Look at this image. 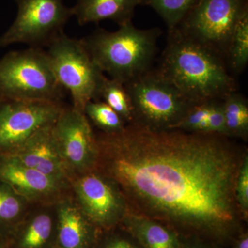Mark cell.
<instances>
[{"label":"cell","mask_w":248,"mask_h":248,"mask_svg":"<svg viewBox=\"0 0 248 248\" xmlns=\"http://www.w3.org/2000/svg\"><path fill=\"white\" fill-rule=\"evenodd\" d=\"M213 134L130 123L96 136L95 169L181 236L228 248L242 232L234 205L237 165Z\"/></svg>","instance_id":"6da1fadb"},{"label":"cell","mask_w":248,"mask_h":248,"mask_svg":"<svg viewBox=\"0 0 248 248\" xmlns=\"http://www.w3.org/2000/svg\"><path fill=\"white\" fill-rule=\"evenodd\" d=\"M156 71L190 102L223 100L237 91L224 58L178 28L169 31Z\"/></svg>","instance_id":"7a4b0ae2"},{"label":"cell","mask_w":248,"mask_h":248,"mask_svg":"<svg viewBox=\"0 0 248 248\" xmlns=\"http://www.w3.org/2000/svg\"><path fill=\"white\" fill-rule=\"evenodd\" d=\"M162 31L130 22L115 31L99 29L80 39L93 61L111 79L125 84L152 69Z\"/></svg>","instance_id":"3957f363"},{"label":"cell","mask_w":248,"mask_h":248,"mask_svg":"<svg viewBox=\"0 0 248 248\" xmlns=\"http://www.w3.org/2000/svg\"><path fill=\"white\" fill-rule=\"evenodd\" d=\"M65 91L42 48L11 52L0 60V97L62 103Z\"/></svg>","instance_id":"277c9868"},{"label":"cell","mask_w":248,"mask_h":248,"mask_svg":"<svg viewBox=\"0 0 248 248\" xmlns=\"http://www.w3.org/2000/svg\"><path fill=\"white\" fill-rule=\"evenodd\" d=\"M133 109L131 123L171 129L195 105L156 69L124 84Z\"/></svg>","instance_id":"5b68a950"},{"label":"cell","mask_w":248,"mask_h":248,"mask_svg":"<svg viewBox=\"0 0 248 248\" xmlns=\"http://www.w3.org/2000/svg\"><path fill=\"white\" fill-rule=\"evenodd\" d=\"M46 54L59 84L71 94L73 107L84 112L90 101L100 100L106 76L93 61L81 40L62 32L49 44Z\"/></svg>","instance_id":"8992f818"},{"label":"cell","mask_w":248,"mask_h":248,"mask_svg":"<svg viewBox=\"0 0 248 248\" xmlns=\"http://www.w3.org/2000/svg\"><path fill=\"white\" fill-rule=\"evenodd\" d=\"M247 12L248 0H200L177 28L225 60L236 25Z\"/></svg>","instance_id":"52a82bcc"},{"label":"cell","mask_w":248,"mask_h":248,"mask_svg":"<svg viewBox=\"0 0 248 248\" xmlns=\"http://www.w3.org/2000/svg\"><path fill=\"white\" fill-rule=\"evenodd\" d=\"M17 14L12 25L0 37V46L22 43L33 48L48 46L60 34L70 18L72 8L63 0H15Z\"/></svg>","instance_id":"ba28073f"},{"label":"cell","mask_w":248,"mask_h":248,"mask_svg":"<svg viewBox=\"0 0 248 248\" xmlns=\"http://www.w3.org/2000/svg\"><path fill=\"white\" fill-rule=\"evenodd\" d=\"M63 107L60 102L0 97V154L11 153L55 123Z\"/></svg>","instance_id":"9c48e42d"},{"label":"cell","mask_w":248,"mask_h":248,"mask_svg":"<svg viewBox=\"0 0 248 248\" xmlns=\"http://www.w3.org/2000/svg\"><path fill=\"white\" fill-rule=\"evenodd\" d=\"M53 131L73 178L95 169L97 140L84 112L73 106L63 107L53 124Z\"/></svg>","instance_id":"30bf717a"},{"label":"cell","mask_w":248,"mask_h":248,"mask_svg":"<svg viewBox=\"0 0 248 248\" xmlns=\"http://www.w3.org/2000/svg\"><path fill=\"white\" fill-rule=\"evenodd\" d=\"M71 187L77 203L93 226L109 228L118 221L122 201L110 179L92 170L73 177Z\"/></svg>","instance_id":"8fae6325"},{"label":"cell","mask_w":248,"mask_h":248,"mask_svg":"<svg viewBox=\"0 0 248 248\" xmlns=\"http://www.w3.org/2000/svg\"><path fill=\"white\" fill-rule=\"evenodd\" d=\"M0 180L29 202H58L71 187V184L48 177L3 154H0Z\"/></svg>","instance_id":"7c38bea8"},{"label":"cell","mask_w":248,"mask_h":248,"mask_svg":"<svg viewBox=\"0 0 248 248\" xmlns=\"http://www.w3.org/2000/svg\"><path fill=\"white\" fill-rule=\"evenodd\" d=\"M53 124L41 129L14 151L3 155H9L48 177L71 184L73 176L59 149Z\"/></svg>","instance_id":"4fadbf2b"},{"label":"cell","mask_w":248,"mask_h":248,"mask_svg":"<svg viewBox=\"0 0 248 248\" xmlns=\"http://www.w3.org/2000/svg\"><path fill=\"white\" fill-rule=\"evenodd\" d=\"M56 204L55 248H94L95 226L86 218L76 201L63 197Z\"/></svg>","instance_id":"5bb4252c"},{"label":"cell","mask_w":248,"mask_h":248,"mask_svg":"<svg viewBox=\"0 0 248 248\" xmlns=\"http://www.w3.org/2000/svg\"><path fill=\"white\" fill-rule=\"evenodd\" d=\"M56 216L47 210L33 213L8 235V248H55Z\"/></svg>","instance_id":"9a60e30c"},{"label":"cell","mask_w":248,"mask_h":248,"mask_svg":"<svg viewBox=\"0 0 248 248\" xmlns=\"http://www.w3.org/2000/svg\"><path fill=\"white\" fill-rule=\"evenodd\" d=\"M141 0H78L73 9L80 25L110 19L119 26L132 22Z\"/></svg>","instance_id":"2e32d148"},{"label":"cell","mask_w":248,"mask_h":248,"mask_svg":"<svg viewBox=\"0 0 248 248\" xmlns=\"http://www.w3.org/2000/svg\"><path fill=\"white\" fill-rule=\"evenodd\" d=\"M125 226L141 248H180L181 235L166 223L133 217L125 219Z\"/></svg>","instance_id":"e0dca14e"},{"label":"cell","mask_w":248,"mask_h":248,"mask_svg":"<svg viewBox=\"0 0 248 248\" xmlns=\"http://www.w3.org/2000/svg\"><path fill=\"white\" fill-rule=\"evenodd\" d=\"M29 203L11 186L0 180V234L7 238L22 221Z\"/></svg>","instance_id":"ac0fdd59"},{"label":"cell","mask_w":248,"mask_h":248,"mask_svg":"<svg viewBox=\"0 0 248 248\" xmlns=\"http://www.w3.org/2000/svg\"><path fill=\"white\" fill-rule=\"evenodd\" d=\"M230 72L240 74L248 63V12L240 19L234 31L226 55Z\"/></svg>","instance_id":"d6986e66"},{"label":"cell","mask_w":248,"mask_h":248,"mask_svg":"<svg viewBox=\"0 0 248 248\" xmlns=\"http://www.w3.org/2000/svg\"><path fill=\"white\" fill-rule=\"evenodd\" d=\"M222 102L227 133L245 135L248 127V107L246 98L236 91L230 93Z\"/></svg>","instance_id":"ffe728a7"},{"label":"cell","mask_w":248,"mask_h":248,"mask_svg":"<svg viewBox=\"0 0 248 248\" xmlns=\"http://www.w3.org/2000/svg\"><path fill=\"white\" fill-rule=\"evenodd\" d=\"M99 97L115 110L124 121L131 123L133 109L130 97L123 83L106 76L101 86Z\"/></svg>","instance_id":"44dd1931"},{"label":"cell","mask_w":248,"mask_h":248,"mask_svg":"<svg viewBox=\"0 0 248 248\" xmlns=\"http://www.w3.org/2000/svg\"><path fill=\"white\" fill-rule=\"evenodd\" d=\"M200 0H141L164 19L169 31L175 29Z\"/></svg>","instance_id":"7402d4cb"},{"label":"cell","mask_w":248,"mask_h":248,"mask_svg":"<svg viewBox=\"0 0 248 248\" xmlns=\"http://www.w3.org/2000/svg\"><path fill=\"white\" fill-rule=\"evenodd\" d=\"M84 112L87 118L102 129V133H115L125 127L123 119L103 101H90L85 106Z\"/></svg>","instance_id":"603a6c76"},{"label":"cell","mask_w":248,"mask_h":248,"mask_svg":"<svg viewBox=\"0 0 248 248\" xmlns=\"http://www.w3.org/2000/svg\"><path fill=\"white\" fill-rule=\"evenodd\" d=\"M215 101L195 104L182 120L171 129H182L197 133H208V117Z\"/></svg>","instance_id":"cb8c5ba5"},{"label":"cell","mask_w":248,"mask_h":248,"mask_svg":"<svg viewBox=\"0 0 248 248\" xmlns=\"http://www.w3.org/2000/svg\"><path fill=\"white\" fill-rule=\"evenodd\" d=\"M222 101L217 100L214 102L208 117V133L228 134Z\"/></svg>","instance_id":"d4e9b609"},{"label":"cell","mask_w":248,"mask_h":248,"mask_svg":"<svg viewBox=\"0 0 248 248\" xmlns=\"http://www.w3.org/2000/svg\"><path fill=\"white\" fill-rule=\"evenodd\" d=\"M236 197L241 206L244 209L248 208V160L245 161L239 177L236 179Z\"/></svg>","instance_id":"484cf974"},{"label":"cell","mask_w":248,"mask_h":248,"mask_svg":"<svg viewBox=\"0 0 248 248\" xmlns=\"http://www.w3.org/2000/svg\"><path fill=\"white\" fill-rule=\"evenodd\" d=\"M99 248H141L130 235V238L114 235L107 238Z\"/></svg>","instance_id":"4316f807"},{"label":"cell","mask_w":248,"mask_h":248,"mask_svg":"<svg viewBox=\"0 0 248 248\" xmlns=\"http://www.w3.org/2000/svg\"><path fill=\"white\" fill-rule=\"evenodd\" d=\"M180 248H224L195 237L181 236Z\"/></svg>","instance_id":"83f0119b"},{"label":"cell","mask_w":248,"mask_h":248,"mask_svg":"<svg viewBox=\"0 0 248 248\" xmlns=\"http://www.w3.org/2000/svg\"><path fill=\"white\" fill-rule=\"evenodd\" d=\"M224 248H248V233H241L229 247Z\"/></svg>","instance_id":"f1b7e54d"},{"label":"cell","mask_w":248,"mask_h":248,"mask_svg":"<svg viewBox=\"0 0 248 248\" xmlns=\"http://www.w3.org/2000/svg\"><path fill=\"white\" fill-rule=\"evenodd\" d=\"M0 248H8L7 239L1 234H0Z\"/></svg>","instance_id":"f546056e"}]
</instances>
